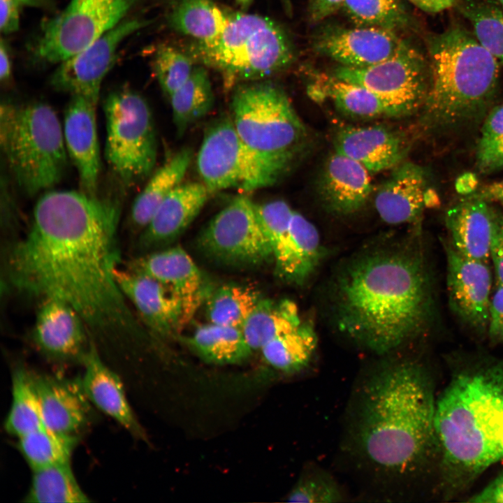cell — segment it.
Wrapping results in <instances>:
<instances>
[{
	"label": "cell",
	"mask_w": 503,
	"mask_h": 503,
	"mask_svg": "<svg viewBox=\"0 0 503 503\" xmlns=\"http://www.w3.org/2000/svg\"><path fill=\"white\" fill-rule=\"evenodd\" d=\"M31 332L37 351L50 361L80 363L94 342L79 313L54 298L41 300Z\"/></svg>",
	"instance_id": "cell-16"
},
{
	"label": "cell",
	"mask_w": 503,
	"mask_h": 503,
	"mask_svg": "<svg viewBox=\"0 0 503 503\" xmlns=\"http://www.w3.org/2000/svg\"><path fill=\"white\" fill-rule=\"evenodd\" d=\"M317 346V337L307 321L301 327L282 334L261 349L266 363L286 374L298 373L310 363Z\"/></svg>",
	"instance_id": "cell-34"
},
{
	"label": "cell",
	"mask_w": 503,
	"mask_h": 503,
	"mask_svg": "<svg viewBox=\"0 0 503 503\" xmlns=\"http://www.w3.org/2000/svg\"><path fill=\"white\" fill-rule=\"evenodd\" d=\"M490 257L493 261L497 285H503V213L495 207Z\"/></svg>",
	"instance_id": "cell-45"
},
{
	"label": "cell",
	"mask_w": 503,
	"mask_h": 503,
	"mask_svg": "<svg viewBox=\"0 0 503 503\" xmlns=\"http://www.w3.org/2000/svg\"><path fill=\"white\" fill-rule=\"evenodd\" d=\"M136 1L71 0L43 25L36 55L50 64L73 57L124 20Z\"/></svg>",
	"instance_id": "cell-12"
},
{
	"label": "cell",
	"mask_w": 503,
	"mask_h": 503,
	"mask_svg": "<svg viewBox=\"0 0 503 503\" xmlns=\"http://www.w3.org/2000/svg\"><path fill=\"white\" fill-rule=\"evenodd\" d=\"M502 205L503 206V201L500 202Z\"/></svg>",
	"instance_id": "cell-56"
},
{
	"label": "cell",
	"mask_w": 503,
	"mask_h": 503,
	"mask_svg": "<svg viewBox=\"0 0 503 503\" xmlns=\"http://www.w3.org/2000/svg\"><path fill=\"white\" fill-rule=\"evenodd\" d=\"M437 397L428 372L401 360L377 370L364 384L354 426L359 452L374 467L409 474L439 453Z\"/></svg>",
	"instance_id": "cell-3"
},
{
	"label": "cell",
	"mask_w": 503,
	"mask_h": 503,
	"mask_svg": "<svg viewBox=\"0 0 503 503\" xmlns=\"http://www.w3.org/2000/svg\"><path fill=\"white\" fill-rule=\"evenodd\" d=\"M96 104L71 96L64 113V138L68 156L78 174L82 191L96 196L101 172Z\"/></svg>",
	"instance_id": "cell-22"
},
{
	"label": "cell",
	"mask_w": 503,
	"mask_h": 503,
	"mask_svg": "<svg viewBox=\"0 0 503 503\" xmlns=\"http://www.w3.org/2000/svg\"><path fill=\"white\" fill-rule=\"evenodd\" d=\"M0 143L19 187L35 196L58 184L67 166L63 129L48 104L31 102L1 106Z\"/></svg>",
	"instance_id": "cell-6"
},
{
	"label": "cell",
	"mask_w": 503,
	"mask_h": 503,
	"mask_svg": "<svg viewBox=\"0 0 503 503\" xmlns=\"http://www.w3.org/2000/svg\"><path fill=\"white\" fill-rule=\"evenodd\" d=\"M202 182L211 193L227 189L250 192L275 184L281 176L242 142L231 117L206 129L196 156Z\"/></svg>",
	"instance_id": "cell-10"
},
{
	"label": "cell",
	"mask_w": 503,
	"mask_h": 503,
	"mask_svg": "<svg viewBox=\"0 0 503 503\" xmlns=\"http://www.w3.org/2000/svg\"><path fill=\"white\" fill-rule=\"evenodd\" d=\"M428 51L430 83L423 106L430 124L449 129L481 115L496 91L499 61L460 26L432 36Z\"/></svg>",
	"instance_id": "cell-5"
},
{
	"label": "cell",
	"mask_w": 503,
	"mask_h": 503,
	"mask_svg": "<svg viewBox=\"0 0 503 503\" xmlns=\"http://www.w3.org/2000/svg\"><path fill=\"white\" fill-rule=\"evenodd\" d=\"M169 99L176 133L182 136L213 107L214 93L206 69L194 67L189 78Z\"/></svg>",
	"instance_id": "cell-33"
},
{
	"label": "cell",
	"mask_w": 503,
	"mask_h": 503,
	"mask_svg": "<svg viewBox=\"0 0 503 503\" xmlns=\"http://www.w3.org/2000/svg\"><path fill=\"white\" fill-rule=\"evenodd\" d=\"M187 343L201 360L215 365L241 363L253 351L241 328L210 322L198 326Z\"/></svg>",
	"instance_id": "cell-32"
},
{
	"label": "cell",
	"mask_w": 503,
	"mask_h": 503,
	"mask_svg": "<svg viewBox=\"0 0 503 503\" xmlns=\"http://www.w3.org/2000/svg\"><path fill=\"white\" fill-rule=\"evenodd\" d=\"M201 249L224 264L252 266L272 261L269 241L257 217L254 203L233 199L215 215L199 240Z\"/></svg>",
	"instance_id": "cell-13"
},
{
	"label": "cell",
	"mask_w": 503,
	"mask_h": 503,
	"mask_svg": "<svg viewBox=\"0 0 503 503\" xmlns=\"http://www.w3.org/2000/svg\"><path fill=\"white\" fill-rule=\"evenodd\" d=\"M495 207L472 194L446 213L445 223L451 244L461 254L488 262Z\"/></svg>",
	"instance_id": "cell-28"
},
{
	"label": "cell",
	"mask_w": 503,
	"mask_h": 503,
	"mask_svg": "<svg viewBox=\"0 0 503 503\" xmlns=\"http://www.w3.org/2000/svg\"><path fill=\"white\" fill-rule=\"evenodd\" d=\"M478 170L488 174L503 168V104L484 119L476 155Z\"/></svg>",
	"instance_id": "cell-42"
},
{
	"label": "cell",
	"mask_w": 503,
	"mask_h": 503,
	"mask_svg": "<svg viewBox=\"0 0 503 503\" xmlns=\"http://www.w3.org/2000/svg\"><path fill=\"white\" fill-rule=\"evenodd\" d=\"M487 331L493 343L503 344V285H497L491 298Z\"/></svg>",
	"instance_id": "cell-46"
},
{
	"label": "cell",
	"mask_w": 503,
	"mask_h": 503,
	"mask_svg": "<svg viewBox=\"0 0 503 503\" xmlns=\"http://www.w3.org/2000/svg\"><path fill=\"white\" fill-rule=\"evenodd\" d=\"M115 276L128 302L154 333L167 336L184 328L181 303L165 284L127 267H119Z\"/></svg>",
	"instance_id": "cell-21"
},
{
	"label": "cell",
	"mask_w": 503,
	"mask_h": 503,
	"mask_svg": "<svg viewBox=\"0 0 503 503\" xmlns=\"http://www.w3.org/2000/svg\"><path fill=\"white\" fill-rule=\"evenodd\" d=\"M331 302L339 330L382 355L420 335L433 300L425 258L410 245L359 252L335 275Z\"/></svg>",
	"instance_id": "cell-2"
},
{
	"label": "cell",
	"mask_w": 503,
	"mask_h": 503,
	"mask_svg": "<svg viewBox=\"0 0 503 503\" xmlns=\"http://www.w3.org/2000/svg\"><path fill=\"white\" fill-rule=\"evenodd\" d=\"M20 6L17 0H0V30L2 34H11L18 29Z\"/></svg>",
	"instance_id": "cell-48"
},
{
	"label": "cell",
	"mask_w": 503,
	"mask_h": 503,
	"mask_svg": "<svg viewBox=\"0 0 503 503\" xmlns=\"http://www.w3.org/2000/svg\"><path fill=\"white\" fill-rule=\"evenodd\" d=\"M342 8L358 27L398 31L409 24L408 13L400 0H345Z\"/></svg>",
	"instance_id": "cell-41"
},
{
	"label": "cell",
	"mask_w": 503,
	"mask_h": 503,
	"mask_svg": "<svg viewBox=\"0 0 503 503\" xmlns=\"http://www.w3.org/2000/svg\"><path fill=\"white\" fill-rule=\"evenodd\" d=\"M103 110L105 159L123 184L135 185L152 174L156 161V135L150 108L140 94L122 88L108 95Z\"/></svg>",
	"instance_id": "cell-9"
},
{
	"label": "cell",
	"mask_w": 503,
	"mask_h": 503,
	"mask_svg": "<svg viewBox=\"0 0 503 503\" xmlns=\"http://www.w3.org/2000/svg\"><path fill=\"white\" fill-rule=\"evenodd\" d=\"M473 195L488 202H501L503 201V180L486 185Z\"/></svg>",
	"instance_id": "cell-51"
},
{
	"label": "cell",
	"mask_w": 503,
	"mask_h": 503,
	"mask_svg": "<svg viewBox=\"0 0 503 503\" xmlns=\"http://www.w3.org/2000/svg\"><path fill=\"white\" fill-rule=\"evenodd\" d=\"M189 52L192 59L219 73L229 89L278 73L294 57L291 40L278 23L243 13H229L221 34L207 41H196Z\"/></svg>",
	"instance_id": "cell-7"
},
{
	"label": "cell",
	"mask_w": 503,
	"mask_h": 503,
	"mask_svg": "<svg viewBox=\"0 0 503 503\" xmlns=\"http://www.w3.org/2000/svg\"><path fill=\"white\" fill-rule=\"evenodd\" d=\"M407 42L397 31L374 27L335 28L323 31L314 46L340 66L365 68L395 55Z\"/></svg>",
	"instance_id": "cell-19"
},
{
	"label": "cell",
	"mask_w": 503,
	"mask_h": 503,
	"mask_svg": "<svg viewBox=\"0 0 503 503\" xmlns=\"http://www.w3.org/2000/svg\"><path fill=\"white\" fill-rule=\"evenodd\" d=\"M228 16L229 13L211 0H177L169 14L168 22L180 33L197 41H207L221 34Z\"/></svg>",
	"instance_id": "cell-35"
},
{
	"label": "cell",
	"mask_w": 503,
	"mask_h": 503,
	"mask_svg": "<svg viewBox=\"0 0 503 503\" xmlns=\"http://www.w3.org/2000/svg\"><path fill=\"white\" fill-rule=\"evenodd\" d=\"M153 68L161 88L168 98L189 78L193 71L192 58L169 45L156 51Z\"/></svg>",
	"instance_id": "cell-43"
},
{
	"label": "cell",
	"mask_w": 503,
	"mask_h": 503,
	"mask_svg": "<svg viewBox=\"0 0 503 503\" xmlns=\"http://www.w3.org/2000/svg\"><path fill=\"white\" fill-rule=\"evenodd\" d=\"M455 6L471 23L478 41L503 64V11L483 0H457Z\"/></svg>",
	"instance_id": "cell-40"
},
{
	"label": "cell",
	"mask_w": 503,
	"mask_h": 503,
	"mask_svg": "<svg viewBox=\"0 0 503 503\" xmlns=\"http://www.w3.org/2000/svg\"><path fill=\"white\" fill-rule=\"evenodd\" d=\"M467 502L474 503H503V470Z\"/></svg>",
	"instance_id": "cell-47"
},
{
	"label": "cell",
	"mask_w": 503,
	"mask_h": 503,
	"mask_svg": "<svg viewBox=\"0 0 503 503\" xmlns=\"http://www.w3.org/2000/svg\"><path fill=\"white\" fill-rule=\"evenodd\" d=\"M127 268L155 278L173 293L182 305L183 327L210 293L201 271L180 247L139 256Z\"/></svg>",
	"instance_id": "cell-18"
},
{
	"label": "cell",
	"mask_w": 503,
	"mask_h": 503,
	"mask_svg": "<svg viewBox=\"0 0 503 503\" xmlns=\"http://www.w3.org/2000/svg\"><path fill=\"white\" fill-rule=\"evenodd\" d=\"M251 287L226 284L210 291L206 302L210 323L242 328L260 300Z\"/></svg>",
	"instance_id": "cell-39"
},
{
	"label": "cell",
	"mask_w": 503,
	"mask_h": 503,
	"mask_svg": "<svg viewBox=\"0 0 503 503\" xmlns=\"http://www.w3.org/2000/svg\"><path fill=\"white\" fill-rule=\"evenodd\" d=\"M333 75L372 91L403 115L423 106L430 83L429 61L408 43L395 55L365 68L340 66Z\"/></svg>",
	"instance_id": "cell-14"
},
{
	"label": "cell",
	"mask_w": 503,
	"mask_h": 503,
	"mask_svg": "<svg viewBox=\"0 0 503 503\" xmlns=\"http://www.w3.org/2000/svg\"><path fill=\"white\" fill-rule=\"evenodd\" d=\"M236 2L242 7L247 6L252 0H235Z\"/></svg>",
	"instance_id": "cell-54"
},
{
	"label": "cell",
	"mask_w": 503,
	"mask_h": 503,
	"mask_svg": "<svg viewBox=\"0 0 503 503\" xmlns=\"http://www.w3.org/2000/svg\"><path fill=\"white\" fill-rule=\"evenodd\" d=\"M319 186L325 205L344 216L360 210L372 191L370 172L358 161L336 151L326 162Z\"/></svg>",
	"instance_id": "cell-27"
},
{
	"label": "cell",
	"mask_w": 503,
	"mask_h": 503,
	"mask_svg": "<svg viewBox=\"0 0 503 503\" xmlns=\"http://www.w3.org/2000/svg\"><path fill=\"white\" fill-rule=\"evenodd\" d=\"M21 5L27 6H41L45 4L46 0H17Z\"/></svg>",
	"instance_id": "cell-53"
},
{
	"label": "cell",
	"mask_w": 503,
	"mask_h": 503,
	"mask_svg": "<svg viewBox=\"0 0 503 503\" xmlns=\"http://www.w3.org/2000/svg\"><path fill=\"white\" fill-rule=\"evenodd\" d=\"M120 211L117 201L82 191H46L7 250L5 275L21 294L71 305L93 340L129 349L142 330L115 276Z\"/></svg>",
	"instance_id": "cell-1"
},
{
	"label": "cell",
	"mask_w": 503,
	"mask_h": 503,
	"mask_svg": "<svg viewBox=\"0 0 503 503\" xmlns=\"http://www.w3.org/2000/svg\"><path fill=\"white\" fill-rule=\"evenodd\" d=\"M307 322L294 302L261 298L241 329L252 350H261L272 339Z\"/></svg>",
	"instance_id": "cell-31"
},
{
	"label": "cell",
	"mask_w": 503,
	"mask_h": 503,
	"mask_svg": "<svg viewBox=\"0 0 503 503\" xmlns=\"http://www.w3.org/2000/svg\"><path fill=\"white\" fill-rule=\"evenodd\" d=\"M424 170L412 162L400 163L381 186L374 207L386 223L398 225L414 221L427 204Z\"/></svg>",
	"instance_id": "cell-25"
},
{
	"label": "cell",
	"mask_w": 503,
	"mask_h": 503,
	"mask_svg": "<svg viewBox=\"0 0 503 503\" xmlns=\"http://www.w3.org/2000/svg\"><path fill=\"white\" fill-rule=\"evenodd\" d=\"M210 194L203 182L179 185L160 204L141 232L139 247L151 249L180 235L200 213Z\"/></svg>",
	"instance_id": "cell-24"
},
{
	"label": "cell",
	"mask_w": 503,
	"mask_h": 503,
	"mask_svg": "<svg viewBox=\"0 0 503 503\" xmlns=\"http://www.w3.org/2000/svg\"><path fill=\"white\" fill-rule=\"evenodd\" d=\"M342 495L333 481L323 475L302 477L287 496L290 502L332 503L342 500Z\"/></svg>",
	"instance_id": "cell-44"
},
{
	"label": "cell",
	"mask_w": 503,
	"mask_h": 503,
	"mask_svg": "<svg viewBox=\"0 0 503 503\" xmlns=\"http://www.w3.org/2000/svg\"><path fill=\"white\" fill-rule=\"evenodd\" d=\"M335 151L374 173L399 165L406 145L399 134L384 126H347L335 136Z\"/></svg>",
	"instance_id": "cell-26"
},
{
	"label": "cell",
	"mask_w": 503,
	"mask_h": 503,
	"mask_svg": "<svg viewBox=\"0 0 503 503\" xmlns=\"http://www.w3.org/2000/svg\"><path fill=\"white\" fill-rule=\"evenodd\" d=\"M11 403L4 422L6 431L17 438L44 425L31 371L17 366L12 373Z\"/></svg>",
	"instance_id": "cell-38"
},
{
	"label": "cell",
	"mask_w": 503,
	"mask_h": 503,
	"mask_svg": "<svg viewBox=\"0 0 503 503\" xmlns=\"http://www.w3.org/2000/svg\"><path fill=\"white\" fill-rule=\"evenodd\" d=\"M424 12L437 13L455 5L457 0H408Z\"/></svg>",
	"instance_id": "cell-50"
},
{
	"label": "cell",
	"mask_w": 503,
	"mask_h": 503,
	"mask_svg": "<svg viewBox=\"0 0 503 503\" xmlns=\"http://www.w3.org/2000/svg\"><path fill=\"white\" fill-rule=\"evenodd\" d=\"M146 24L138 19L122 20L85 50L59 63L51 78L52 86L97 105L102 82L115 61L120 44Z\"/></svg>",
	"instance_id": "cell-15"
},
{
	"label": "cell",
	"mask_w": 503,
	"mask_h": 503,
	"mask_svg": "<svg viewBox=\"0 0 503 503\" xmlns=\"http://www.w3.org/2000/svg\"><path fill=\"white\" fill-rule=\"evenodd\" d=\"M17 447L31 470L71 462L79 436L45 425L17 438Z\"/></svg>",
	"instance_id": "cell-37"
},
{
	"label": "cell",
	"mask_w": 503,
	"mask_h": 503,
	"mask_svg": "<svg viewBox=\"0 0 503 503\" xmlns=\"http://www.w3.org/2000/svg\"><path fill=\"white\" fill-rule=\"evenodd\" d=\"M309 93L314 98L329 99L340 110L355 117L402 115L397 108L365 87L334 75H316Z\"/></svg>",
	"instance_id": "cell-29"
},
{
	"label": "cell",
	"mask_w": 503,
	"mask_h": 503,
	"mask_svg": "<svg viewBox=\"0 0 503 503\" xmlns=\"http://www.w3.org/2000/svg\"><path fill=\"white\" fill-rule=\"evenodd\" d=\"M193 151L184 147L152 175L131 207L129 224L133 231H143L163 200L182 183L193 159Z\"/></svg>",
	"instance_id": "cell-30"
},
{
	"label": "cell",
	"mask_w": 503,
	"mask_h": 503,
	"mask_svg": "<svg viewBox=\"0 0 503 503\" xmlns=\"http://www.w3.org/2000/svg\"><path fill=\"white\" fill-rule=\"evenodd\" d=\"M345 0H309V13L313 22L321 21L342 7Z\"/></svg>",
	"instance_id": "cell-49"
},
{
	"label": "cell",
	"mask_w": 503,
	"mask_h": 503,
	"mask_svg": "<svg viewBox=\"0 0 503 503\" xmlns=\"http://www.w3.org/2000/svg\"><path fill=\"white\" fill-rule=\"evenodd\" d=\"M82 365L84 367L82 384L92 404L134 437L145 440V430L127 399L121 379L101 358L95 342L85 355Z\"/></svg>",
	"instance_id": "cell-23"
},
{
	"label": "cell",
	"mask_w": 503,
	"mask_h": 503,
	"mask_svg": "<svg viewBox=\"0 0 503 503\" xmlns=\"http://www.w3.org/2000/svg\"><path fill=\"white\" fill-rule=\"evenodd\" d=\"M272 251L277 275L302 286L315 273L323 249L316 226L282 200L254 203Z\"/></svg>",
	"instance_id": "cell-11"
},
{
	"label": "cell",
	"mask_w": 503,
	"mask_h": 503,
	"mask_svg": "<svg viewBox=\"0 0 503 503\" xmlns=\"http://www.w3.org/2000/svg\"><path fill=\"white\" fill-rule=\"evenodd\" d=\"M435 430L442 492L453 498L503 460V358H473L452 370L437 397Z\"/></svg>",
	"instance_id": "cell-4"
},
{
	"label": "cell",
	"mask_w": 503,
	"mask_h": 503,
	"mask_svg": "<svg viewBox=\"0 0 503 503\" xmlns=\"http://www.w3.org/2000/svg\"><path fill=\"white\" fill-rule=\"evenodd\" d=\"M231 119L246 146L281 177L291 167L305 134L284 91L269 81L238 85Z\"/></svg>",
	"instance_id": "cell-8"
},
{
	"label": "cell",
	"mask_w": 503,
	"mask_h": 503,
	"mask_svg": "<svg viewBox=\"0 0 503 503\" xmlns=\"http://www.w3.org/2000/svg\"><path fill=\"white\" fill-rule=\"evenodd\" d=\"M444 246L451 308L464 323L483 333L488 330L491 300L492 277L488 263L465 256L449 242Z\"/></svg>",
	"instance_id": "cell-17"
},
{
	"label": "cell",
	"mask_w": 503,
	"mask_h": 503,
	"mask_svg": "<svg viewBox=\"0 0 503 503\" xmlns=\"http://www.w3.org/2000/svg\"><path fill=\"white\" fill-rule=\"evenodd\" d=\"M503 9V0H497Z\"/></svg>",
	"instance_id": "cell-55"
},
{
	"label": "cell",
	"mask_w": 503,
	"mask_h": 503,
	"mask_svg": "<svg viewBox=\"0 0 503 503\" xmlns=\"http://www.w3.org/2000/svg\"><path fill=\"white\" fill-rule=\"evenodd\" d=\"M43 424L52 430L80 436L91 423L92 404L81 377L68 378L31 371Z\"/></svg>",
	"instance_id": "cell-20"
},
{
	"label": "cell",
	"mask_w": 503,
	"mask_h": 503,
	"mask_svg": "<svg viewBox=\"0 0 503 503\" xmlns=\"http://www.w3.org/2000/svg\"><path fill=\"white\" fill-rule=\"evenodd\" d=\"M24 502L34 503H82L89 502L79 485L71 462L32 470Z\"/></svg>",
	"instance_id": "cell-36"
},
{
	"label": "cell",
	"mask_w": 503,
	"mask_h": 503,
	"mask_svg": "<svg viewBox=\"0 0 503 503\" xmlns=\"http://www.w3.org/2000/svg\"><path fill=\"white\" fill-rule=\"evenodd\" d=\"M11 68V60L7 45L1 40L0 44V80L2 82H6L10 80Z\"/></svg>",
	"instance_id": "cell-52"
}]
</instances>
